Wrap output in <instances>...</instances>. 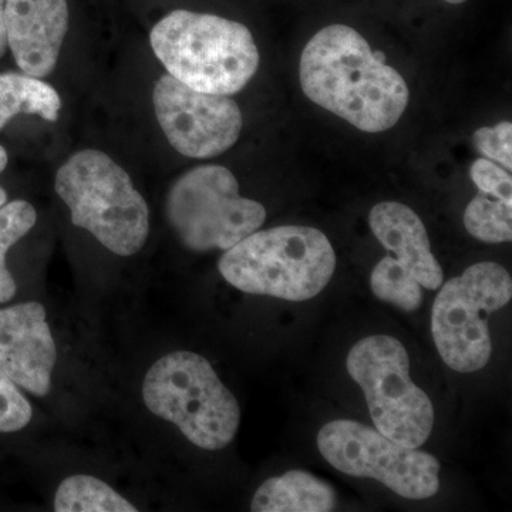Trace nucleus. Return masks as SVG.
I'll return each instance as SVG.
<instances>
[{
    "instance_id": "10",
    "label": "nucleus",
    "mask_w": 512,
    "mask_h": 512,
    "mask_svg": "<svg viewBox=\"0 0 512 512\" xmlns=\"http://www.w3.org/2000/svg\"><path fill=\"white\" fill-rule=\"evenodd\" d=\"M153 104L168 143L185 157L220 156L241 136L244 119L231 97L198 92L171 74L158 80Z\"/></svg>"
},
{
    "instance_id": "11",
    "label": "nucleus",
    "mask_w": 512,
    "mask_h": 512,
    "mask_svg": "<svg viewBox=\"0 0 512 512\" xmlns=\"http://www.w3.org/2000/svg\"><path fill=\"white\" fill-rule=\"evenodd\" d=\"M57 350L42 303L0 309V369L36 396L52 387Z\"/></svg>"
},
{
    "instance_id": "4",
    "label": "nucleus",
    "mask_w": 512,
    "mask_h": 512,
    "mask_svg": "<svg viewBox=\"0 0 512 512\" xmlns=\"http://www.w3.org/2000/svg\"><path fill=\"white\" fill-rule=\"evenodd\" d=\"M57 195L72 222L113 254L131 256L146 245L150 211L130 175L99 150L74 154L57 171Z\"/></svg>"
},
{
    "instance_id": "17",
    "label": "nucleus",
    "mask_w": 512,
    "mask_h": 512,
    "mask_svg": "<svg viewBox=\"0 0 512 512\" xmlns=\"http://www.w3.org/2000/svg\"><path fill=\"white\" fill-rule=\"evenodd\" d=\"M55 511L137 512V508L99 478L77 474L66 478L57 488Z\"/></svg>"
},
{
    "instance_id": "18",
    "label": "nucleus",
    "mask_w": 512,
    "mask_h": 512,
    "mask_svg": "<svg viewBox=\"0 0 512 512\" xmlns=\"http://www.w3.org/2000/svg\"><path fill=\"white\" fill-rule=\"evenodd\" d=\"M36 221L35 208L29 202L18 200L0 207V303L15 298L18 289L6 266V254L35 227Z\"/></svg>"
},
{
    "instance_id": "24",
    "label": "nucleus",
    "mask_w": 512,
    "mask_h": 512,
    "mask_svg": "<svg viewBox=\"0 0 512 512\" xmlns=\"http://www.w3.org/2000/svg\"><path fill=\"white\" fill-rule=\"evenodd\" d=\"M447 3H451V5H460V3L466 2V0H446Z\"/></svg>"
},
{
    "instance_id": "22",
    "label": "nucleus",
    "mask_w": 512,
    "mask_h": 512,
    "mask_svg": "<svg viewBox=\"0 0 512 512\" xmlns=\"http://www.w3.org/2000/svg\"><path fill=\"white\" fill-rule=\"evenodd\" d=\"M5 3L6 0H0V57L5 55L8 50V37H6L5 26Z\"/></svg>"
},
{
    "instance_id": "3",
    "label": "nucleus",
    "mask_w": 512,
    "mask_h": 512,
    "mask_svg": "<svg viewBox=\"0 0 512 512\" xmlns=\"http://www.w3.org/2000/svg\"><path fill=\"white\" fill-rule=\"evenodd\" d=\"M218 268L239 291L302 302L328 286L336 255L319 229L285 225L252 232L222 255Z\"/></svg>"
},
{
    "instance_id": "6",
    "label": "nucleus",
    "mask_w": 512,
    "mask_h": 512,
    "mask_svg": "<svg viewBox=\"0 0 512 512\" xmlns=\"http://www.w3.org/2000/svg\"><path fill=\"white\" fill-rule=\"evenodd\" d=\"M165 212L175 235L194 252L228 251L266 220L264 205L239 195L237 178L222 165H200L177 178Z\"/></svg>"
},
{
    "instance_id": "21",
    "label": "nucleus",
    "mask_w": 512,
    "mask_h": 512,
    "mask_svg": "<svg viewBox=\"0 0 512 512\" xmlns=\"http://www.w3.org/2000/svg\"><path fill=\"white\" fill-rule=\"evenodd\" d=\"M478 153L500 163L505 170H512V124L503 121L494 127L478 128L473 136Z\"/></svg>"
},
{
    "instance_id": "8",
    "label": "nucleus",
    "mask_w": 512,
    "mask_h": 512,
    "mask_svg": "<svg viewBox=\"0 0 512 512\" xmlns=\"http://www.w3.org/2000/svg\"><path fill=\"white\" fill-rule=\"evenodd\" d=\"M511 298V276L495 262L471 265L443 285L433 305L431 333L448 367L473 373L487 366L493 355L488 318Z\"/></svg>"
},
{
    "instance_id": "14",
    "label": "nucleus",
    "mask_w": 512,
    "mask_h": 512,
    "mask_svg": "<svg viewBox=\"0 0 512 512\" xmlns=\"http://www.w3.org/2000/svg\"><path fill=\"white\" fill-rule=\"evenodd\" d=\"M471 180L478 194L464 211L468 234L487 244L512 239V177L510 171L480 158L471 165Z\"/></svg>"
},
{
    "instance_id": "12",
    "label": "nucleus",
    "mask_w": 512,
    "mask_h": 512,
    "mask_svg": "<svg viewBox=\"0 0 512 512\" xmlns=\"http://www.w3.org/2000/svg\"><path fill=\"white\" fill-rule=\"evenodd\" d=\"M8 47L28 76H49L55 70L69 30L67 0H6Z\"/></svg>"
},
{
    "instance_id": "13",
    "label": "nucleus",
    "mask_w": 512,
    "mask_h": 512,
    "mask_svg": "<svg viewBox=\"0 0 512 512\" xmlns=\"http://www.w3.org/2000/svg\"><path fill=\"white\" fill-rule=\"evenodd\" d=\"M369 225L394 264L409 272L423 288H440L443 269L431 252L423 221L412 208L400 202H380L370 211Z\"/></svg>"
},
{
    "instance_id": "15",
    "label": "nucleus",
    "mask_w": 512,
    "mask_h": 512,
    "mask_svg": "<svg viewBox=\"0 0 512 512\" xmlns=\"http://www.w3.org/2000/svg\"><path fill=\"white\" fill-rule=\"evenodd\" d=\"M332 487L306 471H288L265 481L252 498L255 512H329L335 510Z\"/></svg>"
},
{
    "instance_id": "1",
    "label": "nucleus",
    "mask_w": 512,
    "mask_h": 512,
    "mask_svg": "<svg viewBox=\"0 0 512 512\" xmlns=\"http://www.w3.org/2000/svg\"><path fill=\"white\" fill-rule=\"evenodd\" d=\"M299 79L309 100L366 133L396 126L409 104L402 74L346 25L326 26L309 40Z\"/></svg>"
},
{
    "instance_id": "19",
    "label": "nucleus",
    "mask_w": 512,
    "mask_h": 512,
    "mask_svg": "<svg viewBox=\"0 0 512 512\" xmlns=\"http://www.w3.org/2000/svg\"><path fill=\"white\" fill-rule=\"evenodd\" d=\"M370 286L380 301L392 303L404 312H414L423 303V286L409 272L384 256L370 275Z\"/></svg>"
},
{
    "instance_id": "23",
    "label": "nucleus",
    "mask_w": 512,
    "mask_h": 512,
    "mask_svg": "<svg viewBox=\"0 0 512 512\" xmlns=\"http://www.w3.org/2000/svg\"><path fill=\"white\" fill-rule=\"evenodd\" d=\"M6 165H8V153H6L5 148L0 146V173L5 170ZM6 200H8V195H6L5 190L0 187V207L6 204Z\"/></svg>"
},
{
    "instance_id": "2",
    "label": "nucleus",
    "mask_w": 512,
    "mask_h": 512,
    "mask_svg": "<svg viewBox=\"0 0 512 512\" xmlns=\"http://www.w3.org/2000/svg\"><path fill=\"white\" fill-rule=\"evenodd\" d=\"M150 43L168 74L202 93L241 92L259 67L247 26L190 10H174L154 26Z\"/></svg>"
},
{
    "instance_id": "20",
    "label": "nucleus",
    "mask_w": 512,
    "mask_h": 512,
    "mask_svg": "<svg viewBox=\"0 0 512 512\" xmlns=\"http://www.w3.org/2000/svg\"><path fill=\"white\" fill-rule=\"evenodd\" d=\"M32 406L18 386L0 369V433L25 429L32 420Z\"/></svg>"
},
{
    "instance_id": "16",
    "label": "nucleus",
    "mask_w": 512,
    "mask_h": 512,
    "mask_svg": "<svg viewBox=\"0 0 512 512\" xmlns=\"http://www.w3.org/2000/svg\"><path fill=\"white\" fill-rule=\"evenodd\" d=\"M60 109L62 100L50 84L28 74H0V130L18 114L56 121Z\"/></svg>"
},
{
    "instance_id": "5",
    "label": "nucleus",
    "mask_w": 512,
    "mask_h": 512,
    "mask_svg": "<svg viewBox=\"0 0 512 512\" xmlns=\"http://www.w3.org/2000/svg\"><path fill=\"white\" fill-rule=\"evenodd\" d=\"M143 400L151 413L175 424L204 450L227 447L241 423L234 394L197 353L181 350L158 359L144 379Z\"/></svg>"
},
{
    "instance_id": "7",
    "label": "nucleus",
    "mask_w": 512,
    "mask_h": 512,
    "mask_svg": "<svg viewBox=\"0 0 512 512\" xmlns=\"http://www.w3.org/2000/svg\"><path fill=\"white\" fill-rule=\"evenodd\" d=\"M349 375L366 396L377 430L390 440L419 448L434 427V407L410 379V359L400 340L369 336L357 342L346 359Z\"/></svg>"
},
{
    "instance_id": "9",
    "label": "nucleus",
    "mask_w": 512,
    "mask_h": 512,
    "mask_svg": "<svg viewBox=\"0 0 512 512\" xmlns=\"http://www.w3.org/2000/svg\"><path fill=\"white\" fill-rule=\"evenodd\" d=\"M323 458L353 477L375 478L400 497L426 500L439 493L440 463L429 453L383 436L353 420H335L318 434Z\"/></svg>"
}]
</instances>
